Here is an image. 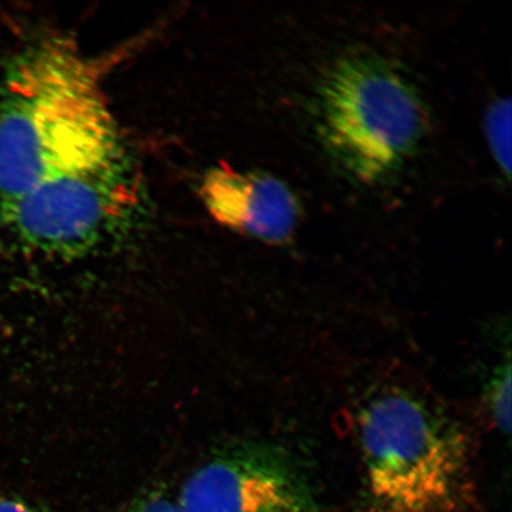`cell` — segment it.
<instances>
[{"label":"cell","mask_w":512,"mask_h":512,"mask_svg":"<svg viewBox=\"0 0 512 512\" xmlns=\"http://www.w3.org/2000/svg\"><path fill=\"white\" fill-rule=\"evenodd\" d=\"M100 67L62 35L11 64L0 98V208L49 179L125 160Z\"/></svg>","instance_id":"6da1fadb"},{"label":"cell","mask_w":512,"mask_h":512,"mask_svg":"<svg viewBox=\"0 0 512 512\" xmlns=\"http://www.w3.org/2000/svg\"><path fill=\"white\" fill-rule=\"evenodd\" d=\"M426 110L399 68L371 54L334 64L318 94V131L343 168L379 182L398 171L424 136Z\"/></svg>","instance_id":"7a4b0ae2"},{"label":"cell","mask_w":512,"mask_h":512,"mask_svg":"<svg viewBox=\"0 0 512 512\" xmlns=\"http://www.w3.org/2000/svg\"><path fill=\"white\" fill-rule=\"evenodd\" d=\"M371 499L381 512H445L467 465L465 439L424 402L388 393L360 416Z\"/></svg>","instance_id":"3957f363"},{"label":"cell","mask_w":512,"mask_h":512,"mask_svg":"<svg viewBox=\"0 0 512 512\" xmlns=\"http://www.w3.org/2000/svg\"><path fill=\"white\" fill-rule=\"evenodd\" d=\"M133 200V178L123 160L49 179L0 208V217L36 251L75 256L98 245Z\"/></svg>","instance_id":"277c9868"},{"label":"cell","mask_w":512,"mask_h":512,"mask_svg":"<svg viewBox=\"0 0 512 512\" xmlns=\"http://www.w3.org/2000/svg\"><path fill=\"white\" fill-rule=\"evenodd\" d=\"M183 512H313L309 488L277 447L241 444L221 451L185 482Z\"/></svg>","instance_id":"5b68a950"},{"label":"cell","mask_w":512,"mask_h":512,"mask_svg":"<svg viewBox=\"0 0 512 512\" xmlns=\"http://www.w3.org/2000/svg\"><path fill=\"white\" fill-rule=\"evenodd\" d=\"M200 198L222 227L265 242H286L299 221V204L291 189L261 172L214 166L202 178Z\"/></svg>","instance_id":"8992f818"},{"label":"cell","mask_w":512,"mask_h":512,"mask_svg":"<svg viewBox=\"0 0 512 512\" xmlns=\"http://www.w3.org/2000/svg\"><path fill=\"white\" fill-rule=\"evenodd\" d=\"M511 107L509 101H499L491 108L486 119V133L492 151L495 152L496 162L510 174L511 152Z\"/></svg>","instance_id":"52a82bcc"},{"label":"cell","mask_w":512,"mask_h":512,"mask_svg":"<svg viewBox=\"0 0 512 512\" xmlns=\"http://www.w3.org/2000/svg\"><path fill=\"white\" fill-rule=\"evenodd\" d=\"M488 405L496 426L504 433L511 430L510 362L497 371L488 392Z\"/></svg>","instance_id":"ba28073f"},{"label":"cell","mask_w":512,"mask_h":512,"mask_svg":"<svg viewBox=\"0 0 512 512\" xmlns=\"http://www.w3.org/2000/svg\"><path fill=\"white\" fill-rule=\"evenodd\" d=\"M128 512H183L178 501H174L160 492H151L136 503Z\"/></svg>","instance_id":"9c48e42d"},{"label":"cell","mask_w":512,"mask_h":512,"mask_svg":"<svg viewBox=\"0 0 512 512\" xmlns=\"http://www.w3.org/2000/svg\"><path fill=\"white\" fill-rule=\"evenodd\" d=\"M0 512H49L38 505L15 497H0Z\"/></svg>","instance_id":"30bf717a"}]
</instances>
